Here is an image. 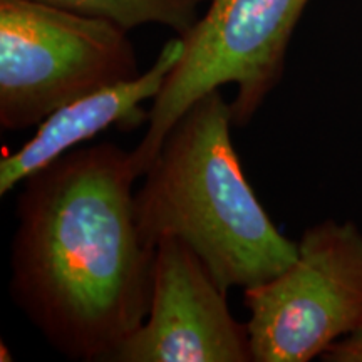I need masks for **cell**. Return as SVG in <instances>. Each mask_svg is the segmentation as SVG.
<instances>
[{"mask_svg":"<svg viewBox=\"0 0 362 362\" xmlns=\"http://www.w3.org/2000/svg\"><path fill=\"white\" fill-rule=\"evenodd\" d=\"M226 292L187 243L161 238L146 319L110 362H253L248 325Z\"/></svg>","mask_w":362,"mask_h":362,"instance_id":"obj_6","label":"cell"},{"mask_svg":"<svg viewBox=\"0 0 362 362\" xmlns=\"http://www.w3.org/2000/svg\"><path fill=\"white\" fill-rule=\"evenodd\" d=\"M310 0H210L187 35L185 52L149 110L146 133L131 151L136 173L155 161L166 134L192 104L225 84L235 128H247L284 76L296 25Z\"/></svg>","mask_w":362,"mask_h":362,"instance_id":"obj_3","label":"cell"},{"mask_svg":"<svg viewBox=\"0 0 362 362\" xmlns=\"http://www.w3.org/2000/svg\"><path fill=\"white\" fill-rule=\"evenodd\" d=\"M320 359L325 362H362V325L332 344Z\"/></svg>","mask_w":362,"mask_h":362,"instance_id":"obj_9","label":"cell"},{"mask_svg":"<svg viewBox=\"0 0 362 362\" xmlns=\"http://www.w3.org/2000/svg\"><path fill=\"white\" fill-rule=\"evenodd\" d=\"M232 128L220 89L197 99L166 134L134 197L149 245L180 238L225 291L264 284L297 259V243L270 220L243 173Z\"/></svg>","mask_w":362,"mask_h":362,"instance_id":"obj_2","label":"cell"},{"mask_svg":"<svg viewBox=\"0 0 362 362\" xmlns=\"http://www.w3.org/2000/svg\"><path fill=\"white\" fill-rule=\"evenodd\" d=\"M253 362H307L362 325V232L324 220L297 243V259L243 288Z\"/></svg>","mask_w":362,"mask_h":362,"instance_id":"obj_5","label":"cell"},{"mask_svg":"<svg viewBox=\"0 0 362 362\" xmlns=\"http://www.w3.org/2000/svg\"><path fill=\"white\" fill-rule=\"evenodd\" d=\"M138 74L121 27L40 0H0L2 129L34 128L59 107Z\"/></svg>","mask_w":362,"mask_h":362,"instance_id":"obj_4","label":"cell"},{"mask_svg":"<svg viewBox=\"0 0 362 362\" xmlns=\"http://www.w3.org/2000/svg\"><path fill=\"white\" fill-rule=\"evenodd\" d=\"M131 151L76 148L17 197L11 296L57 352L111 361L146 319L156 247L143 238Z\"/></svg>","mask_w":362,"mask_h":362,"instance_id":"obj_1","label":"cell"},{"mask_svg":"<svg viewBox=\"0 0 362 362\" xmlns=\"http://www.w3.org/2000/svg\"><path fill=\"white\" fill-rule=\"evenodd\" d=\"M66 11L111 22L129 33L144 24H161L187 35L200 19V7L210 0H40Z\"/></svg>","mask_w":362,"mask_h":362,"instance_id":"obj_8","label":"cell"},{"mask_svg":"<svg viewBox=\"0 0 362 362\" xmlns=\"http://www.w3.org/2000/svg\"><path fill=\"white\" fill-rule=\"evenodd\" d=\"M0 351H2V357H0V361L2 362H8V361H12V354H11V351L8 349H6V342H2L0 344Z\"/></svg>","mask_w":362,"mask_h":362,"instance_id":"obj_10","label":"cell"},{"mask_svg":"<svg viewBox=\"0 0 362 362\" xmlns=\"http://www.w3.org/2000/svg\"><path fill=\"white\" fill-rule=\"evenodd\" d=\"M183 52V39L180 35L170 39L155 64L143 74L139 72L133 79L86 94L45 117L24 146L0 160V194L11 193L27 178L103 131H133L148 123L149 111L141 110V104L155 101Z\"/></svg>","mask_w":362,"mask_h":362,"instance_id":"obj_7","label":"cell"}]
</instances>
